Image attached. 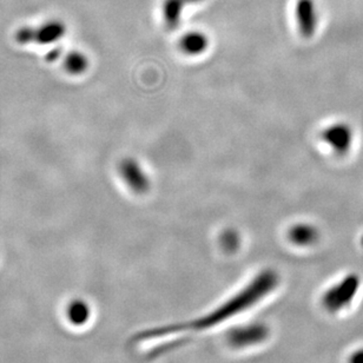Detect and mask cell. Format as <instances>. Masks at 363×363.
<instances>
[{"instance_id":"5b68a950","label":"cell","mask_w":363,"mask_h":363,"mask_svg":"<svg viewBox=\"0 0 363 363\" xmlns=\"http://www.w3.org/2000/svg\"><path fill=\"white\" fill-rule=\"evenodd\" d=\"M320 136L322 142L327 144L337 156L348 154L353 145L354 131L348 123H334L322 130Z\"/></svg>"},{"instance_id":"3957f363","label":"cell","mask_w":363,"mask_h":363,"mask_svg":"<svg viewBox=\"0 0 363 363\" xmlns=\"http://www.w3.org/2000/svg\"><path fill=\"white\" fill-rule=\"evenodd\" d=\"M67 32V26L63 21H49L39 26H25L19 28L16 39L21 44H53L58 42Z\"/></svg>"},{"instance_id":"52a82bcc","label":"cell","mask_w":363,"mask_h":363,"mask_svg":"<svg viewBox=\"0 0 363 363\" xmlns=\"http://www.w3.org/2000/svg\"><path fill=\"white\" fill-rule=\"evenodd\" d=\"M298 31L303 38H311L318 26V12L314 0H297L295 6Z\"/></svg>"},{"instance_id":"6da1fadb","label":"cell","mask_w":363,"mask_h":363,"mask_svg":"<svg viewBox=\"0 0 363 363\" xmlns=\"http://www.w3.org/2000/svg\"><path fill=\"white\" fill-rule=\"evenodd\" d=\"M279 274L272 269H266L256 275L255 279L245 286L240 293L225 301L222 306L216 308L210 314L196 318L188 325H174L155 329L147 333V336H162L183 332V330H206L223 323L229 318L241 314L249 308L254 307L279 286Z\"/></svg>"},{"instance_id":"8fae6325","label":"cell","mask_w":363,"mask_h":363,"mask_svg":"<svg viewBox=\"0 0 363 363\" xmlns=\"http://www.w3.org/2000/svg\"><path fill=\"white\" fill-rule=\"evenodd\" d=\"M89 64L90 63H89L88 57L85 56L84 53L77 52V51L69 53L64 60L65 70L74 76L84 74L89 69Z\"/></svg>"},{"instance_id":"e0dca14e","label":"cell","mask_w":363,"mask_h":363,"mask_svg":"<svg viewBox=\"0 0 363 363\" xmlns=\"http://www.w3.org/2000/svg\"><path fill=\"white\" fill-rule=\"evenodd\" d=\"M361 245H363V236H362V238H361Z\"/></svg>"},{"instance_id":"8992f818","label":"cell","mask_w":363,"mask_h":363,"mask_svg":"<svg viewBox=\"0 0 363 363\" xmlns=\"http://www.w3.org/2000/svg\"><path fill=\"white\" fill-rule=\"evenodd\" d=\"M119 175L136 195H144L151 188L150 177L144 172L140 162L133 157L123 158L118 167Z\"/></svg>"},{"instance_id":"277c9868","label":"cell","mask_w":363,"mask_h":363,"mask_svg":"<svg viewBox=\"0 0 363 363\" xmlns=\"http://www.w3.org/2000/svg\"><path fill=\"white\" fill-rule=\"evenodd\" d=\"M269 337V328L264 323H250L240 325L229 330L227 342L236 350H243L248 347L257 346Z\"/></svg>"},{"instance_id":"5bb4252c","label":"cell","mask_w":363,"mask_h":363,"mask_svg":"<svg viewBox=\"0 0 363 363\" xmlns=\"http://www.w3.org/2000/svg\"><path fill=\"white\" fill-rule=\"evenodd\" d=\"M348 363H363V347L350 354Z\"/></svg>"},{"instance_id":"9a60e30c","label":"cell","mask_w":363,"mask_h":363,"mask_svg":"<svg viewBox=\"0 0 363 363\" xmlns=\"http://www.w3.org/2000/svg\"><path fill=\"white\" fill-rule=\"evenodd\" d=\"M60 55H62V50L53 49L48 53V56H46V60H49V62H55V60H58L60 58Z\"/></svg>"},{"instance_id":"9c48e42d","label":"cell","mask_w":363,"mask_h":363,"mask_svg":"<svg viewBox=\"0 0 363 363\" xmlns=\"http://www.w3.org/2000/svg\"><path fill=\"white\" fill-rule=\"evenodd\" d=\"M288 238L297 247H311L320 238L318 228L311 223H296L288 231Z\"/></svg>"},{"instance_id":"4fadbf2b","label":"cell","mask_w":363,"mask_h":363,"mask_svg":"<svg viewBox=\"0 0 363 363\" xmlns=\"http://www.w3.org/2000/svg\"><path fill=\"white\" fill-rule=\"evenodd\" d=\"M220 242L222 248L225 252H234L240 247L241 238H240L238 231L234 230V229H228V230L223 231L222 235H220Z\"/></svg>"},{"instance_id":"30bf717a","label":"cell","mask_w":363,"mask_h":363,"mask_svg":"<svg viewBox=\"0 0 363 363\" xmlns=\"http://www.w3.org/2000/svg\"><path fill=\"white\" fill-rule=\"evenodd\" d=\"M188 4L185 0H164L162 4V17L169 31L176 30L181 24L182 14Z\"/></svg>"},{"instance_id":"7c38bea8","label":"cell","mask_w":363,"mask_h":363,"mask_svg":"<svg viewBox=\"0 0 363 363\" xmlns=\"http://www.w3.org/2000/svg\"><path fill=\"white\" fill-rule=\"evenodd\" d=\"M90 308L88 304L82 301L77 302H72L71 306H69L67 309V316H69V321L72 322L74 325H84L90 318Z\"/></svg>"},{"instance_id":"7a4b0ae2","label":"cell","mask_w":363,"mask_h":363,"mask_svg":"<svg viewBox=\"0 0 363 363\" xmlns=\"http://www.w3.org/2000/svg\"><path fill=\"white\" fill-rule=\"evenodd\" d=\"M360 289V276L348 274L325 290L321 297L322 307L330 314H337L352 306Z\"/></svg>"},{"instance_id":"ba28073f","label":"cell","mask_w":363,"mask_h":363,"mask_svg":"<svg viewBox=\"0 0 363 363\" xmlns=\"http://www.w3.org/2000/svg\"><path fill=\"white\" fill-rule=\"evenodd\" d=\"M210 40L204 32L191 31L179 39V50L186 56H201L209 48Z\"/></svg>"},{"instance_id":"2e32d148","label":"cell","mask_w":363,"mask_h":363,"mask_svg":"<svg viewBox=\"0 0 363 363\" xmlns=\"http://www.w3.org/2000/svg\"><path fill=\"white\" fill-rule=\"evenodd\" d=\"M185 1H186L189 6V5H194V4L202 3L203 0H185Z\"/></svg>"}]
</instances>
